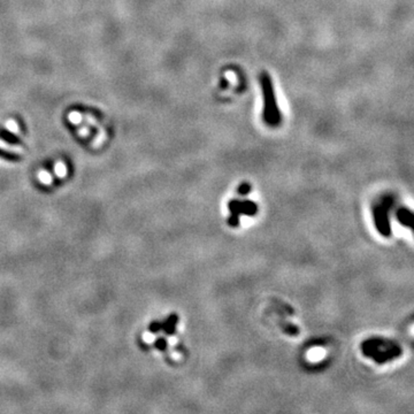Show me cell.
<instances>
[{"label":"cell","mask_w":414,"mask_h":414,"mask_svg":"<svg viewBox=\"0 0 414 414\" xmlns=\"http://www.w3.org/2000/svg\"><path fill=\"white\" fill-rule=\"evenodd\" d=\"M262 91H264V99H265V107H264V118L266 123L271 124V126H276L280 123L281 115L278 111L277 104H276V99L274 91H273L272 82L269 79L268 75L262 76Z\"/></svg>","instance_id":"cell-1"},{"label":"cell","mask_w":414,"mask_h":414,"mask_svg":"<svg viewBox=\"0 0 414 414\" xmlns=\"http://www.w3.org/2000/svg\"><path fill=\"white\" fill-rule=\"evenodd\" d=\"M229 210L232 211L233 214H235V216H238L239 214H246V216H255L256 213V211H258V206L253 203V201L250 200H236V199H234L229 203Z\"/></svg>","instance_id":"cell-2"},{"label":"cell","mask_w":414,"mask_h":414,"mask_svg":"<svg viewBox=\"0 0 414 414\" xmlns=\"http://www.w3.org/2000/svg\"><path fill=\"white\" fill-rule=\"evenodd\" d=\"M374 217H375V223H376V227L378 228V232H380L382 235L389 236L390 227H389V222H388V216H387L386 208L375 207Z\"/></svg>","instance_id":"cell-3"},{"label":"cell","mask_w":414,"mask_h":414,"mask_svg":"<svg viewBox=\"0 0 414 414\" xmlns=\"http://www.w3.org/2000/svg\"><path fill=\"white\" fill-rule=\"evenodd\" d=\"M177 321L178 317L176 314H172L171 316L167 319V321L165 322V325L161 326V328L165 329V333L168 334V335H173V334L175 333L176 330V325H177Z\"/></svg>","instance_id":"cell-4"},{"label":"cell","mask_w":414,"mask_h":414,"mask_svg":"<svg viewBox=\"0 0 414 414\" xmlns=\"http://www.w3.org/2000/svg\"><path fill=\"white\" fill-rule=\"evenodd\" d=\"M398 219L399 221L404 224H406V226H409L411 220H412V214L410 213L409 211L406 210H400L399 213H398Z\"/></svg>","instance_id":"cell-5"},{"label":"cell","mask_w":414,"mask_h":414,"mask_svg":"<svg viewBox=\"0 0 414 414\" xmlns=\"http://www.w3.org/2000/svg\"><path fill=\"white\" fill-rule=\"evenodd\" d=\"M250 189H251V187H250V185L248 184V183H243L242 185H240V187L238 188V192H239V195H246V194H249L250 192Z\"/></svg>","instance_id":"cell-6"},{"label":"cell","mask_w":414,"mask_h":414,"mask_svg":"<svg viewBox=\"0 0 414 414\" xmlns=\"http://www.w3.org/2000/svg\"><path fill=\"white\" fill-rule=\"evenodd\" d=\"M161 329V325H160L159 322H153V323H151V326H150V332L151 333H158L159 330Z\"/></svg>","instance_id":"cell-7"},{"label":"cell","mask_w":414,"mask_h":414,"mask_svg":"<svg viewBox=\"0 0 414 414\" xmlns=\"http://www.w3.org/2000/svg\"><path fill=\"white\" fill-rule=\"evenodd\" d=\"M238 223H239L238 216H235V214H233V216L229 217V224L233 227H236V226H238Z\"/></svg>","instance_id":"cell-8"},{"label":"cell","mask_w":414,"mask_h":414,"mask_svg":"<svg viewBox=\"0 0 414 414\" xmlns=\"http://www.w3.org/2000/svg\"><path fill=\"white\" fill-rule=\"evenodd\" d=\"M156 345H157V348H159L160 350H165V348L167 346V343L163 338H159L158 342L156 343Z\"/></svg>","instance_id":"cell-9"}]
</instances>
